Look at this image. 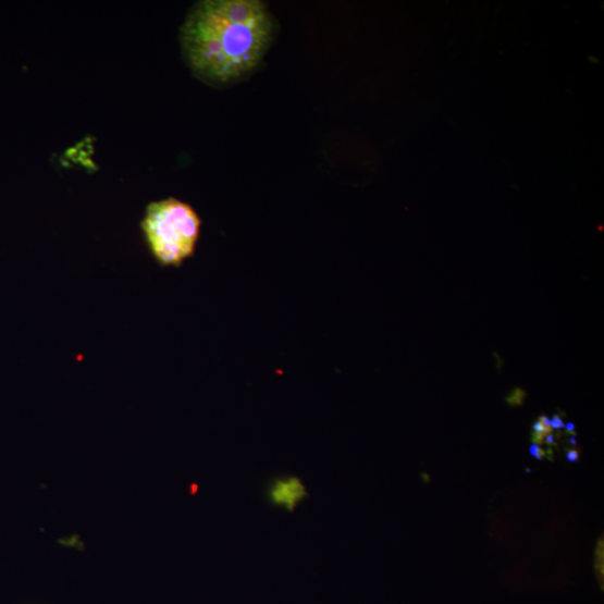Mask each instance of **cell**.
Segmentation results:
<instances>
[{"label":"cell","instance_id":"30bf717a","mask_svg":"<svg viewBox=\"0 0 604 604\" xmlns=\"http://www.w3.org/2000/svg\"><path fill=\"white\" fill-rule=\"evenodd\" d=\"M570 443H571V445H572L574 447H577V446H578V441H577V436H576V435H572V436L570 437Z\"/></svg>","mask_w":604,"mask_h":604},{"label":"cell","instance_id":"3957f363","mask_svg":"<svg viewBox=\"0 0 604 604\" xmlns=\"http://www.w3.org/2000/svg\"><path fill=\"white\" fill-rule=\"evenodd\" d=\"M307 495L303 481L293 476L275 479L268 491V500L271 504L289 511L303 503Z\"/></svg>","mask_w":604,"mask_h":604},{"label":"cell","instance_id":"9c48e42d","mask_svg":"<svg viewBox=\"0 0 604 604\" xmlns=\"http://www.w3.org/2000/svg\"><path fill=\"white\" fill-rule=\"evenodd\" d=\"M564 428L567 429V433L576 435V426L572 422L567 423Z\"/></svg>","mask_w":604,"mask_h":604},{"label":"cell","instance_id":"6da1fadb","mask_svg":"<svg viewBox=\"0 0 604 604\" xmlns=\"http://www.w3.org/2000/svg\"><path fill=\"white\" fill-rule=\"evenodd\" d=\"M273 34V17L260 0H204L187 15L181 44L197 77L226 85L258 67Z\"/></svg>","mask_w":604,"mask_h":604},{"label":"cell","instance_id":"52a82bcc","mask_svg":"<svg viewBox=\"0 0 604 604\" xmlns=\"http://www.w3.org/2000/svg\"><path fill=\"white\" fill-rule=\"evenodd\" d=\"M544 442L547 446L554 447L555 446V436L552 433H548L544 436Z\"/></svg>","mask_w":604,"mask_h":604},{"label":"cell","instance_id":"7a4b0ae2","mask_svg":"<svg viewBox=\"0 0 604 604\" xmlns=\"http://www.w3.org/2000/svg\"><path fill=\"white\" fill-rule=\"evenodd\" d=\"M141 231L151 257L163 268H180L193 258L201 220L193 207L170 197L146 208Z\"/></svg>","mask_w":604,"mask_h":604},{"label":"cell","instance_id":"277c9868","mask_svg":"<svg viewBox=\"0 0 604 604\" xmlns=\"http://www.w3.org/2000/svg\"><path fill=\"white\" fill-rule=\"evenodd\" d=\"M530 454L538 460H543L547 457L546 452L541 446L535 445V443L531 446Z\"/></svg>","mask_w":604,"mask_h":604},{"label":"cell","instance_id":"8992f818","mask_svg":"<svg viewBox=\"0 0 604 604\" xmlns=\"http://www.w3.org/2000/svg\"><path fill=\"white\" fill-rule=\"evenodd\" d=\"M566 452H567V459L570 463L579 461V459H580V452L579 451L572 448V449H567Z\"/></svg>","mask_w":604,"mask_h":604},{"label":"cell","instance_id":"5b68a950","mask_svg":"<svg viewBox=\"0 0 604 604\" xmlns=\"http://www.w3.org/2000/svg\"><path fill=\"white\" fill-rule=\"evenodd\" d=\"M564 427H566V424H564L562 418L558 415H555L553 417V419L551 420V428L552 430H559V429H564Z\"/></svg>","mask_w":604,"mask_h":604},{"label":"cell","instance_id":"ba28073f","mask_svg":"<svg viewBox=\"0 0 604 604\" xmlns=\"http://www.w3.org/2000/svg\"><path fill=\"white\" fill-rule=\"evenodd\" d=\"M539 421L548 430H552L551 428V419L547 418L546 416H542L540 417Z\"/></svg>","mask_w":604,"mask_h":604}]
</instances>
